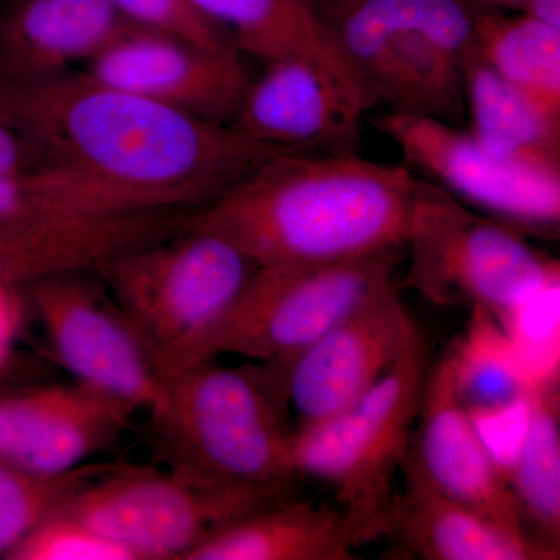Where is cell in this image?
<instances>
[{
    "label": "cell",
    "mask_w": 560,
    "mask_h": 560,
    "mask_svg": "<svg viewBox=\"0 0 560 560\" xmlns=\"http://www.w3.org/2000/svg\"><path fill=\"white\" fill-rule=\"evenodd\" d=\"M109 3L120 16L140 28L189 40L206 49H235L230 36L190 0H109Z\"/></svg>",
    "instance_id": "29"
},
{
    "label": "cell",
    "mask_w": 560,
    "mask_h": 560,
    "mask_svg": "<svg viewBox=\"0 0 560 560\" xmlns=\"http://www.w3.org/2000/svg\"><path fill=\"white\" fill-rule=\"evenodd\" d=\"M526 16L560 28V0H523L517 10Z\"/></svg>",
    "instance_id": "32"
},
{
    "label": "cell",
    "mask_w": 560,
    "mask_h": 560,
    "mask_svg": "<svg viewBox=\"0 0 560 560\" xmlns=\"http://www.w3.org/2000/svg\"><path fill=\"white\" fill-rule=\"evenodd\" d=\"M0 121L47 164L198 209L290 153L226 124L180 113L84 70L44 79L0 73Z\"/></svg>",
    "instance_id": "1"
},
{
    "label": "cell",
    "mask_w": 560,
    "mask_h": 560,
    "mask_svg": "<svg viewBox=\"0 0 560 560\" xmlns=\"http://www.w3.org/2000/svg\"><path fill=\"white\" fill-rule=\"evenodd\" d=\"M466 341L456 342V390L470 415L499 412L525 401L529 382L497 331L499 324L474 313Z\"/></svg>",
    "instance_id": "26"
},
{
    "label": "cell",
    "mask_w": 560,
    "mask_h": 560,
    "mask_svg": "<svg viewBox=\"0 0 560 560\" xmlns=\"http://www.w3.org/2000/svg\"><path fill=\"white\" fill-rule=\"evenodd\" d=\"M418 175L357 153H282L215 200L189 230L217 232L256 267L334 264L401 249Z\"/></svg>",
    "instance_id": "2"
},
{
    "label": "cell",
    "mask_w": 560,
    "mask_h": 560,
    "mask_svg": "<svg viewBox=\"0 0 560 560\" xmlns=\"http://www.w3.org/2000/svg\"><path fill=\"white\" fill-rule=\"evenodd\" d=\"M363 544L340 508L285 500L217 530L183 560H353Z\"/></svg>",
    "instance_id": "21"
},
{
    "label": "cell",
    "mask_w": 560,
    "mask_h": 560,
    "mask_svg": "<svg viewBox=\"0 0 560 560\" xmlns=\"http://www.w3.org/2000/svg\"><path fill=\"white\" fill-rule=\"evenodd\" d=\"M404 285L440 307H464L504 327L556 289L559 265L528 235L416 180Z\"/></svg>",
    "instance_id": "5"
},
{
    "label": "cell",
    "mask_w": 560,
    "mask_h": 560,
    "mask_svg": "<svg viewBox=\"0 0 560 560\" xmlns=\"http://www.w3.org/2000/svg\"><path fill=\"white\" fill-rule=\"evenodd\" d=\"M412 323L393 283L302 350L283 375L300 427L323 422L364 396L396 360Z\"/></svg>",
    "instance_id": "13"
},
{
    "label": "cell",
    "mask_w": 560,
    "mask_h": 560,
    "mask_svg": "<svg viewBox=\"0 0 560 560\" xmlns=\"http://www.w3.org/2000/svg\"><path fill=\"white\" fill-rule=\"evenodd\" d=\"M429 370L425 338L412 323L396 360L364 396L293 433L294 470L329 482L364 544L388 536L393 486L410 452Z\"/></svg>",
    "instance_id": "6"
},
{
    "label": "cell",
    "mask_w": 560,
    "mask_h": 560,
    "mask_svg": "<svg viewBox=\"0 0 560 560\" xmlns=\"http://www.w3.org/2000/svg\"><path fill=\"white\" fill-rule=\"evenodd\" d=\"M135 407L77 382L0 400V463L33 475H61L108 451L131 429Z\"/></svg>",
    "instance_id": "14"
},
{
    "label": "cell",
    "mask_w": 560,
    "mask_h": 560,
    "mask_svg": "<svg viewBox=\"0 0 560 560\" xmlns=\"http://www.w3.org/2000/svg\"><path fill=\"white\" fill-rule=\"evenodd\" d=\"M404 490L394 493L388 536L423 560H555L560 556L501 528L438 489L411 447L401 464Z\"/></svg>",
    "instance_id": "19"
},
{
    "label": "cell",
    "mask_w": 560,
    "mask_h": 560,
    "mask_svg": "<svg viewBox=\"0 0 560 560\" xmlns=\"http://www.w3.org/2000/svg\"><path fill=\"white\" fill-rule=\"evenodd\" d=\"M171 208L150 195L94 176L43 164L0 173V220L113 215Z\"/></svg>",
    "instance_id": "24"
},
{
    "label": "cell",
    "mask_w": 560,
    "mask_h": 560,
    "mask_svg": "<svg viewBox=\"0 0 560 560\" xmlns=\"http://www.w3.org/2000/svg\"><path fill=\"white\" fill-rule=\"evenodd\" d=\"M230 36L238 51L265 62L304 58L340 81L370 110L359 81L342 58L319 0H190Z\"/></svg>",
    "instance_id": "20"
},
{
    "label": "cell",
    "mask_w": 560,
    "mask_h": 560,
    "mask_svg": "<svg viewBox=\"0 0 560 560\" xmlns=\"http://www.w3.org/2000/svg\"><path fill=\"white\" fill-rule=\"evenodd\" d=\"M84 272L51 276L28 287L51 346L77 381L151 411L162 385L149 353L119 308L110 307Z\"/></svg>",
    "instance_id": "11"
},
{
    "label": "cell",
    "mask_w": 560,
    "mask_h": 560,
    "mask_svg": "<svg viewBox=\"0 0 560 560\" xmlns=\"http://www.w3.org/2000/svg\"><path fill=\"white\" fill-rule=\"evenodd\" d=\"M528 415L508 482L528 537L560 555V377L529 382Z\"/></svg>",
    "instance_id": "23"
},
{
    "label": "cell",
    "mask_w": 560,
    "mask_h": 560,
    "mask_svg": "<svg viewBox=\"0 0 560 560\" xmlns=\"http://www.w3.org/2000/svg\"><path fill=\"white\" fill-rule=\"evenodd\" d=\"M291 488L209 485L173 471L117 464L58 510L131 552L183 560L217 530L280 501Z\"/></svg>",
    "instance_id": "9"
},
{
    "label": "cell",
    "mask_w": 560,
    "mask_h": 560,
    "mask_svg": "<svg viewBox=\"0 0 560 560\" xmlns=\"http://www.w3.org/2000/svg\"><path fill=\"white\" fill-rule=\"evenodd\" d=\"M131 27L109 0H7L0 10V73L60 75L86 66Z\"/></svg>",
    "instance_id": "18"
},
{
    "label": "cell",
    "mask_w": 560,
    "mask_h": 560,
    "mask_svg": "<svg viewBox=\"0 0 560 560\" xmlns=\"http://www.w3.org/2000/svg\"><path fill=\"white\" fill-rule=\"evenodd\" d=\"M18 287L0 289V368L9 353V345L20 324L22 302Z\"/></svg>",
    "instance_id": "31"
},
{
    "label": "cell",
    "mask_w": 560,
    "mask_h": 560,
    "mask_svg": "<svg viewBox=\"0 0 560 560\" xmlns=\"http://www.w3.org/2000/svg\"><path fill=\"white\" fill-rule=\"evenodd\" d=\"M117 463L91 464L61 475H33L0 463V558L40 522Z\"/></svg>",
    "instance_id": "27"
},
{
    "label": "cell",
    "mask_w": 560,
    "mask_h": 560,
    "mask_svg": "<svg viewBox=\"0 0 560 560\" xmlns=\"http://www.w3.org/2000/svg\"><path fill=\"white\" fill-rule=\"evenodd\" d=\"M475 49L490 69L560 116V28L526 14L486 7L477 24Z\"/></svg>",
    "instance_id": "25"
},
{
    "label": "cell",
    "mask_w": 560,
    "mask_h": 560,
    "mask_svg": "<svg viewBox=\"0 0 560 560\" xmlns=\"http://www.w3.org/2000/svg\"><path fill=\"white\" fill-rule=\"evenodd\" d=\"M7 0H0V10H2V7L5 5Z\"/></svg>",
    "instance_id": "34"
},
{
    "label": "cell",
    "mask_w": 560,
    "mask_h": 560,
    "mask_svg": "<svg viewBox=\"0 0 560 560\" xmlns=\"http://www.w3.org/2000/svg\"><path fill=\"white\" fill-rule=\"evenodd\" d=\"M94 79L180 113L232 125L250 80L241 51L206 49L138 25L83 68Z\"/></svg>",
    "instance_id": "12"
},
{
    "label": "cell",
    "mask_w": 560,
    "mask_h": 560,
    "mask_svg": "<svg viewBox=\"0 0 560 560\" xmlns=\"http://www.w3.org/2000/svg\"><path fill=\"white\" fill-rule=\"evenodd\" d=\"M13 560H136L130 551L55 512L7 555Z\"/></svg>",
    "instance_id": "28"
},
{
    "label": "cell",
    "mask_w": 560,
    "mask_h": 560,
    "mask_svg": "<svg viewBox=\"0 0 560 560\" xmlns=\"http://www.w3.org/2000/svg\"><path fill=\"white\" fill-rule=\"evenodd\" d=\"M400 250L334 264L257 267L179 372L232 353L264 361L265 371L285 396L283 375L291 361L338 320L396 283Z\"/></svg>",
    "instance_id": "8"
},
{
    "label": "cell",
    "mask_w": 560,
    "mask_h": 560,
    "mask_svg": "<svg viewBox=\"0 0 560 560\" xmlns=\"http://www.w3.org/2000/svg\"><path fill=\"white\" fill-rule=\"evenodd\" d=\"M418 418L411 453L425 477L442 492L501 528L528 537L506 470L460 404L456 390V342L430 368Z\"/></svg>",
    "instance_id": "15"
},
{
    "label": "cell",
    "mask_w": 560,
    "mask_h": 560,
    "mask_svg": "<svg viewBox=\"0 0 560 560\" xmlns=\"http://www.w3.org/2000/svg\"><path fill=\"white\" fill-rule=\"evenodd\" d=\"M370 108L458 125L463 66L486 7L475 0H319Z\"/></svg>",
    "instance_id": "4"
},
{
    "label": "cell",
    "mask_w": 560,
    "mask_h": 560,
    "mask_svg": "<svg viewBox=\"0 0 560 560\" xmlns=\"http://www.w3.org/2000/svg\"><path fill=\"white\" fill-rule=\"evenodd\" d=\"M368 110L326 69L304 58L267 62L232 120L249 138L296 153H357Z\"/></svg>",
    "instance_id": "16"
},
{
    "label": "cell",
    "mask_w": 560,
    "mask_h": 560,
    "mask_svg": "<svg viewBox=\"0 0 560 560\" xmlns=\"http://www.w3.org/2000/svg\"><path fill=\"white\" fill-rule=\"evenodd\" d=\"M194 209L0 220V289L95 272L139 246L179 234Z\"/></svg>",
    "instance_id": "17"
},
{
    "label": "cell",
    "mask_w": 560,
    "mask_h": 560,
    "mask_svg": "<svg viewBox=\"0 0 560 560\" xmlns=\"http://www.w3.org/2000/svg\"><path fill=\"white\" fill-rule=\"evenodd\" d=\"M475 2L482 3V5L495 7V9L501 10H517L523 0H475Z\"/></svg>",
    "instance_id": "33"
},
{
    "label": "cell",
    "mask_w": 560,
    "mask_h": 560,
    "mask_svg": "<svg viewBox=\"0 0 560 560\" xmlns=\"http://www.w3.org/2000/svg\"><path fill=\"white\" fill-rule=\"evenodd\" d=\"M256 268L223 235L184 228L173 237L114 257L95 275L113 293L165 385Z\"/></svg>",
    "instance_id": "7"
},
{
    "label": "cell",
    "mask_w": 560,
    "mask_h": 560,
    "mask_svg": "<svg viewBox=\"0 0 560 560\" xmlns=\"http://www.w3.org/2000/svg\"><path fill=\"white\" fill-rule=\"evenodd\" d=\"M470 135L497 156L560 173V116L490 69L471 49L463 66Z\"/></svg>",
    "instance_id": "22"
},
{
    "label": "cell",
    "mask_w": 560,
    "mask_h": 560,
    "mask_svg": "<svg viewBox=\"0 0 560 560\" xmlns=\"http://www.w3.org/2000/svg\"><path fill=\"white\" fill-rule=\"evenodd\" d=\"M287 405L267 371L201 361L165 383L150 411L154 445L168 470L189 480L291 488Z\"/></svg>",
    "instance_id": "3"
},
{
    "label": "cell",
    "mask_w": 560,
    "mask_h": 560,
    "mask_svg": "<svg viewBox=\"0 0 560 560\" xmlns=\"http://www.w3.org/2000/svg\"><path fill=\"white\" fill-rule=\"evenodd\" d=\"M47 164L38 153L9 125L0 121V173L27 171Z\"/></svg>",
    "instance_id": "30"
},
{
    "label": "cell",
    "mask_w": 560,
    "mask_h": 560,
    "mask_svg": "<svg viewBox=\"0 0 560 560\" xmlns=\"http://www.w3.org/2000/svg\"><path fill=\"white\" fill-rule=\"evenodd\" d=\"M372 125L399 147L410 168L482 215L525 235L558 237L560 173L497 156L458 125L388 113Z\"/></svg>",
    "instance_id": "10"
}]
</instances>
